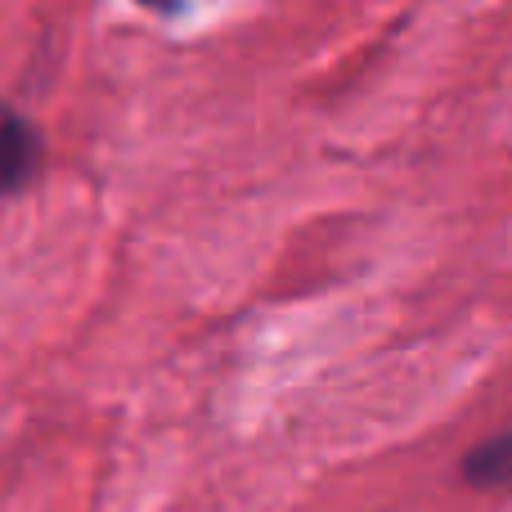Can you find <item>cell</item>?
<instances>
[{"mask_svg": "<svg viewBox=\"0 0 512 512\" xmlns=\"http://www.w3.org/2000/svg\"><path fill=\"white\" fill-rule=\"evenodd\" d=\"M45 158L41 131L32 126V117H23L14 104L0 99V198L23 194L36 180Z\"/></svg>", "mask_w": 512, "mask_h": 512, "instance_id": "cell-1", "label": "cell"}, {"mask_svg": "<svg viewBox=\"0 0 512 512\" xmlns=\"http://www.w3.org/2000/svg\"><path fill=\"white\" fill-rule=\"evenodd\" d=\"M463 481L477 490H512V432H499L477 450H468Z\"/></svg>", "mask_w": 512, "mask_h": 512, "instance_id": "cell-2", "label": "cell"}, {"mask_svg": "<svg viewBox=\"0 0 512 512\" xmlns=\"http://www.w3.org/2000/svg\"><path fill=\"white\" fill-rule=\"evenodd\" d=\"M135 5L153 9V14H171V9H180V0H135Z\"/></svg>", "mask_w": 512, "mask_h": 512, "instance_id": "cell-3", "label": "cell"}]
</instances>
